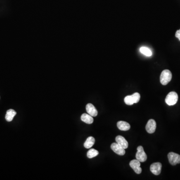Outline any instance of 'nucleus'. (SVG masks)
I'll use <instances>...</instances> for the list:
<instances>
[{
    "label": "nucleus",
    "mask_w": 180,
    "mask_h": 180,
    "mask_svg": "<svg viewBox=\"0 0 180 180\" xmlns=\"http://www.w3.org/2000/svg\"><path fill=\"white\" fill-rule=\"evenodd\" d=\"M140 97L139 93H135L132 95L126 96L124 98V102L126 104L131 106L134 103H138L140 100Z\"/></svg>",
    "instance_id": "nucleus-1"
},
{
    "label": "nucleus",
    "mask_w": 180,
    "mask_h": 180,
    "mask_svg": "<svg viewBox=\"0 0 180 180\" xmlns=\"http://www.w3.org/2000/svg\"><path fill=\"white\" fill-rule=\"evenodd\" d=\"M172 78L171 72L169 70H165L162 72L160 76L161 83L163 85H166L170 82Z\"/></svg>",
    "instance_id": "nucleus-2"
},
{
    "label": "nucleus",
    "mask_w": 180,
    "mask_h": 180,
    "mask_svg": "<svg viewBox=\"0 0 180 180\" xmlns=\"http://www.w3.org/2000/svg\"><path fill=\"white\" fill-rule=\"evenodd\" d=\"M178 95L175 92H171L167 95L165 102L169 106H173L178 102Z\"/></svg>",
    "instance_id": "nucleus-3"
},
{
    "label": "nucleus",
    "mask_w": 180,
    "mask_h": 180,
    "mask_svg": "<svg viewBox=\"0 0 180 180\" xmlns=\"http://www.w3.org/2000/svg\"><path fill=\"white\" fill-rule=\"evenodd\" d=\"M136 158L140 162H144L147 159V156L144 152V148L141 146H140L137 148V152L136 154Z\"/></svg>",
    "instance_id": "nucleus-4"
},
{
    "label": "nucleus",
    "mask_w": 180,
    "mask_h": 180,
    "mask_svg": "<svg viewBox=\"0 0 180 180\" xmlns=\"http://www.w3.org/2000/svg\"><path fill=\"white\" fill-rule=\"evenodd\" d=\"M168 160L172 165H176L177 164L180 163V155L179 154L170 152L168 155Z\"/></svg>",
    "instance_id": "nucleus-5"
},
{
    "label": "nucleus",
    "mask_w": 180,
    "mask_h": 180,
    "mask_svg": "<svg viewBox=\"0 0 180 180\" xmlns=\"http://www.w3.org/2000/svg\"><path fill=\"white\" fill-rule=\"evenodd\" d=\"M130 166L136 174H140L142 172V168L140 167V162L137 159L131 161L130 162Z\"/></svg>",
    "instance_id": "nucleus-6"
},
{
    "label": "nucleus",
    "mask_w": 180,
    "mask_h": 180,
    "mask_svg": "<svg viewBox=\"0 0 180 180\" xmlns=\"http://www.w3.org/2000/svg\"><path fill=\"white\" fill-rule=\"evenodd\" d=\"M111 148L116 154H118L119 155L123 156L125 154V149L119 145L118 143H113L111 146Z\"/></svg>",
    "instance_id": "nucleus-7"
},
{
    "label": "nucleus",
    "mask_w": 180,
    "mask_h": 180,
    "mask_svg": "<svg viewBox=\"0 0 180 180\" xmlns=\"http://www.w3.org/2000/svg\"><path fill=\"white\" fill-rule=\"evenodd\" d=\"M156 129V122L153 119L149 120L146 126L147 132L149 134H153Z\"/></svg>",
    "instance_id": "nucleus-8"
},
{
    "label": "nucleus",
    "mask_w": 180,
    "mask_h": 180,
    "mask_svg": "<svg viewBox=\"0 0 180 180\" xmlns=\"http://www.w3.org/2000/svg\"><path fill=\"white\" fill-rule=\"evenodd\" d=\"M161 163L157 162L152 164L150 166V170L152 173L155 175H159L161 172Z\"/></svg>",
    "instance_id": "nucleus-9"
},
{
    "label": "nucleus",
    "mask_w": 180,
    "mask_h": 180,
    "mask_svg": "<svg viewBox=\"0 0 180 180\" xmlns=\"http://www.w3.org/2000/svg\"><path fill=\"white\" fill-rule=\"evenodd\" d=\"M116 143H118L119 145L122 147L124 149H126L128 148V142L125 139L124 137H123L122 136H118L117 137H116Z\"/></svg>",
    "instance_id": "nucleus-10"
},
{
    "label": "nucleus",
    "mask_w": 180,
    "mask_h": 180,
    "mask_svg": "<svg viewBox=\"0 0 180 180\" xmlns=\"http://www.w3.org/2000/svg\"><path fill=\"white\" fill-rule=\"evenodd\" d=\"M86 111L87 113L92 117H96L98 115V111L95 107L92 104H88L86 106Z\"/></svg>",
    "instance_id": "nucleus-11"
},
{
    "label": "nucleus",
    "mask_w": 180,
    "mask_h": 180,
    "mask_svg": "<svg viewBox=\"0 0 180 180\" xmlns=\"http://www.w3.org/2000/svg\"><path fill=\"white\" fill-rule=\"evenodd\" d=\"M117 127L120 130L126 131L130 130L131 126L127 122L125 121H119L117 123Z\"/></svg>",
    "instance_id": "nucleus-12"
},
{
    "label": "nucleus",
    "mask_w": 180,
    "mask_h": 180,
    "mask_svg": "<svg viewBox=\"0 0 180 180\" xmlns=\"http://www.w3.org/2000/svg\"><path fill=\"white\" fill-rule=\"evenodd\" d=\"M81 120L85 123L91 124L93 123L94 119L92 116L90 115L89 114H87L86 113H84L82 114L81 117Z\"/></svg>",
    "instance_id": "nucleus-13"
},
{
    "label": "nucleus",
    "mask_w": 180,
    "mask_h": 180,
    "mask_svg": "<svg viewBox=\"0 0 180 180\" xmlns=\"http://www.w3.org/2000/svg\"><path fill=\"white\" fill-rule=\"evenodd\" d=\"M17 113L15 110L13 109H10L7 111L5 119L8 122H11L13 120V118L15 117Z\"/></svg>",
    "instance_id": "nucleus-14"
},
{
    "label": "nucleus",
    "mask_w": 180,
    "mask_h": 180,
    "mask_svg": "<svg viewBox=\"0 0 180 180\" xmlns=\"http://www.w3.org/2000/svg\"><path fill=\"white\" fill-rule=\"evenodd\" d=\"M95 142V139L94 137H88L86 140V142H85L84 144L85 148H86V149L91 148L94 145Z\"/></svg>",
    "instance_id": "nucleus-15"
},
{
    "label": "nucleus",
    "mask_w": 180,
    "mask_h": 180,
    "mask_svg": "<svg viewBox=\"0 0 180 180\" xmlns=\"http://www.w3.org/2000/svg\"><path fill=\"white\" fill-rule=\"evenodd\" d=\"M140 51L143 55H145L147 57H151L152 55V52L151 50H150L148 48L146 47H142L140 49Z\"/></svg>",
    "instance_id": "nucleus-16"
},
{
    "label": "nucleus",
    "mask_w": 180,
    "mask_h": 180,
    "mask_svg": "<svg viewBox=\"0 0 180 180\" xmlns=\"http://www.w3.org/2000/svg\"><path fill=\"white\" fill-rule=\"evenodd\" d=\"M98 154L99 152L95 149H90L87 153V157H88V158L91 159V158H94L95 157L98 155Z\"/></svg>",
    "instance_id": "nucleus-17"
},
{
    "label": "nucleus",
    "mask_w": 180,
    "mask_h": 180,
    "mask_svg": "<svg viewBox=\"0 0 180 180\" xmlns=\"http://www.w3.org/2000/svg\"><path fill=\"white\" fill-rule=\"evenodd\" d=\"M176 37L179 39V41H180V30L177 31L176 33L175 34Z\"/></svg>",
    "instance_id": "nucleus-18"
}]
</instances>
